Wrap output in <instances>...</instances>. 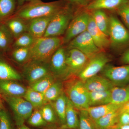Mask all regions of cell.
Here are the masks:
<instances>
[{
	"label": "cell",
	"mask_w": 129,
	"mask_h": 129,
	"mask_svg": "<svg viewBox=\"0 0 129 129\" xmlns=\"http://www.w3.org/2000/svg\"><path fill=\"white\" fill-rule=\"evenodd\" d=\"M68 3L67 0L50 2L35 0L18 8L13 16L29 21L35 18L53 15Z\"/></svg>",
	"instance_id": "1"
},
{
	"label": "cell",
	"mask_w": 129,
	"mask_h": 129,
	"mask_svg": "<svg viewBox=\"0 0 129 129\" xmlns=\"http://www.w3.org/2000/svg\"><path fill=\"white\" fill-rule=\"evenodd\" d=\"M62 45V36L37 38L30 47L31 60L48 63L53 53Z\"/></svg>",
	"instance_id": "2"
},
{
	"label": "cell",
	"mask_w": 129,
	"mask_h": 129,
	"mask_svg": "<svg viewBox=\"0 0 129 129\" xmlns=\"http://www.w3.org/2000/svg\"><path fill=\"white\" fill-rule=\"evenodd\" d=\"M63 90L67 98L77 110L80 111L89 107V92L84 82L78 77L68 81L64 84Z\"/></svg>",
	"instance_id": "3"
},
{
	"label": "cell",
	"mask_w": 129,
	"mask_h": 129,
	"mask_svg": "<svg viewBox=\"0 0 129 129\" xmlns=\"http://www.w3.org/2000/svg\"><path fill=\"white\" fill-rule=\"evenodd\" d=\"M74 16L71 5L66 6L54 14L44 37H61L64 35Z\"/></svg>",
	"instance_id": "4"
},
{
	"label": "cell",
	"mask_w": 129,
	"mask_h": 129,
	"mask_svg": "<svg viewBox=\"0 0 129 129\" xmlns=\"http://www.w3.org/2000/svg\"><path fill=\"white\" fill-rule=\"evenodd\" d=\"M2 96L11 108L17 126L24 124L34 111L32 104L23 97Z\"/></svg>",
	"instance_id": "5"
},
{
	"label": "cell",
	"mask_w": 129,
	"mask_h": 129,
	"mask_svg": "<svg viewBox=\"0 0 129 129\" xmlns=\"http://www.w3.org/2000/svg\"><path fill=\"white\" fill-rule=\"evenodd\" d=\"M109 37L110 46L118 48L129 44V30L125 25L114 15L109 16Z\"/></svg>",
	"instance_id": "6"
},
{
	"label": "cell",
	"mask_w": 129,
	"mask_h": 129,
	"mask_svg": "<svg viewBox=\"0 0 129 129\" xmlns=\"http://www.w3.org/2000/svg\"><path fill=\"white\" fill-rule=\"evenodd\" d=\"M90 15V13L87 11L74 14L62 36L63 45H67L75 37L87 30Z\"/></svg>",
	"instance_id": "7"
},
{
	"label": "cell",
	"mask_w": 129,
	"mask_h": 129,
	"mask_svg": "<svg viewBox=\"0 0 129 129\" xmlns=\"http://www.w3.org/2000/svg\"><path fill=\"white\" fill-rule=\"evenodd\" d=\"M110 61L108 55L103 51L100 52L90 58L87 64L77 77L84 82L101 72Z\"/></svg>",
	"instance_id": "8"
},
{
	"label": "cell",
	"mask_w": 129,
	"mask_h": 129,
	"mask_svg": "<svg viewBox=\"0 0 129 129\" xmlns=\"http://www.w3.org/2000/svg\"><path fill=\"white\" fill-rule=\"evenodd\" d=\"M89 58V57L77 49L67 48V78L72 76L77 77L87 64Z\"/></svg>",
	"instance_id": "9"
},
{
	"label": "cell",
	"mask_w": 129,
	"mask_h": 129,
	"mask_svg": "<svg viewBox=\"0 0 129 129\" xmlns=\"http://www.w3.org/2000/svg\"><path fill=\"white\" fill-rule=\"evenodd\" d=\"M101 72L102 76L108 79L114 86L129 84V64L116 67L107 64Z\"/></svg>",
	"instance_id": "10"
},
{
	"label": "cell",
	"mask_w": 129,
	"mask_h": 129,
	"mask_svg": "<svg viewBox=\"0 0 129 129\" xmlns=\"http://www.w3.org/2000/svg\"><path fill=\"white\" fill-rule=\"evenodd\" d=\"M67 48H75L90 58L101 51L96 46L87 30L79 35L67 44Z\"/></svg>",
	"instance_id": "11"
},
{
	"label": "cell",
	"mask_w": 129,
	"mask_h": 129,
	"mask_svg": "<svg viewBox=\"0 0 129 129\" xmlns=\"http://www.w3.org/2000/svg\"><path fill=\"white\" fill-rule=\"evenodd\" d=\"M50 73L48 63L31 60L23 65V75L29 85Z\"/></svg>",
	"instance_id": "12"
},
{
	"label": "cell",
	"mask_w": 129,
	"mask_h": 129,
	"mask_svg": "<svg viewBox=\"0 0 129 129\" xmlns=\"http://www.w3.org/2000/svg\"><path fill=\"white\" fill-rule=\"evenodd\" d=\"M67 47L62 45L53 53L48 63L50 73L56 78H67Z\"/></svg>",
	"instance_id": "13"
},
{
	"label": "cell",
	"mask_w": 129,
	"mask_h": 129,
	"mask_svg": "<svg viewBox=\"0 0 129 129\" xmlns=\"http://www.w3.org/2000/svg\"><path fill=\"white\" fill-rule=\"evenodd\" d=\"M87 30L92 37L95 44L101 51H103L104 50L110 46L109 37L96 26L91 14Z\"/></svg>",
	"instance_id": "14"
},
{
	"label": "cell",
	"mask_w": 129,
	"mask_h": 129,
	"mask_svg": "<svg viewBox=\"0 0 129 129\" xmlns=\"http://www.w3.org/2000/svg\"><path fill=\"white\" fill-rule=\"evenodd\" d=\"M84 83L85 87L89 92L109 90L114 86L110 80L102 75L93 76Z\"/></svg>",
	"instance_id": "15"
},
{
	"label": "cell",
	"mask_w": 129,
	"mask_h": 129,
	"mask_svg": "<svg viewBox=\"0 0 129 129\" xmlns=\"http://www.w3.org/2000/svg\"><path fill=\"white\" fill-rule=\"evenodd\" d=\"M28 88L14 80H0V91L2 94L23 97Z\"/></svg>",
	"instance_id": "16"
},
{
	"label": "cell",
	"mask_w": 129,
	"mask_h": 129,
	"mask_svg": "<svg viewBox=\"0 0 129 129\" xmlns=\"http://www.w3.org/2000/svg\"><path fill=\"white\" fill-rule=\"evenodd\" d=\"M53 15L54 14L28 21V32L36 39L44 37Z\"/></svg>",
	"instance_id": "17"
},
{
	"label": "cell",
	"mask_w": 129,
	"mask_h": 129,
	"mask_svg": "<svg viewBox=\"0 0 129 129\" xmlns=\"http://www.w3.org/2000/svg\"><path fill=\"white\" fill-rule=\"evenodd\" d=\"M2 23L6 25L14 39L28 32V21L21 18L13 16Z\"/></svg>",
	"instance_id": "18"
},
{
	"label": "cell",
	"mask_w": 129,
	"mask_h": 129,
	"mask_svg": "<svg viewBox=\"0 0 129 129\" xmlns=\"http://www.w3.org/2000/svg\"><path fill=\"white\" fill-rule=\"evenodd\" d=\"M123 105L110 103L100 106L89 107L85 110L87 111L93 121H95L109 113L118 110Z\"/></svg>",
	"instance_id": "19"
},
{
	"label": "cell",
	"mask_w": 129,
	"mask_h": 129,
	"mask_svg": "<svg viewBox=\"0 0 129 129\" xmlns=\"http://www.w3.org/2000/svg\"><path fill=\"white\" fill-rule=\"evenodd\" d=\"M22 78L13 67L0 56V80H19Z\"/></svg>",
	"instance_id": "20"
},
{
	"label": "cell",
	"mask_w": 129,
	"mask_h": 129,
	"mask_svg": "<svg viewBox=\"0 0 129 129\" xmlns=\"http://www.w3.org/2000/svg\"><path fill=\"white\" fill-rule=\"evenodd\" d=\"M14 39L3 23H0V55L7 53L11 49Z\"/></svg>",
	"instance_id": "21"
},
{
	"label": "cell",
	"mask_w": 129,
	"mask_h": 129,
	"mask_svg": "<svg viewBox=\"0 0 129 129\" xmlns=\"http://www.w3.org/2000/svg\"><path fill=\"white\" fill-rule=\"evenodd\" d=\"M111 103L123 105L129 101V84L114 86L111 90Z\"/></svg>",
	"instance_id": "22"
},
{
	"label": "cell",
	"mask_w": 129,
	"mask_h": 129,
	"mask_svg": "<svg viewBox=\"0 0 129 129\" xmlns=\"http://www.w3.org/2000/svg\"><path fill=\"white\" fill-rule=\"evenodd\" d=\"M91 16L96 26L109 37L110 19L103 10L97 9L91 11Z\"/></svg>",
	"instance_id": "23"
},
{
	"label": "cell",
	"mask_w": 129,
	"mask_h": 129,
	"mask_svg": "<svg viewBox=\"0 0 129 129\" xmlns=\"http://www.w3.org/2000/svg\"><path fill=\"white\" fill-rule=\"evenodd\" d=\"M126 0H94L86 7L88 11L117 9Z\"/></svg>",
	"instance_id": "24"
},
{
	"label": "cell",
	"mask_w": 129,
	"mask_h": 129,
	"mask_svg": "<svg viewBox=\"0 0 129 129\" xmlns=\"http://www.w3.org/2000/svg\"><path fill=\"white\" fill-rule=\"evenodd\" d=\"M119 109L104 115L94 122L96 129H108L118 124Z\"/></svg>",
	"instance_id": "25"
},
{
	"label": "cell",
	"mask_w": 129,
	"mask_h": 129,
	"mask_svg": "<svg viewBox=\"0 0 129 129\" xmlns=\"http://www.w3.org/2000/svg\"><path fill=\"white\" fill-rule=\"evenodd\" d=\"M12 60L23 65L31 60L30 47L12 48L8 52Z\"/></svg>",
	"instance_id": "26"
},
{
	"label": "cell",
	"mask_w": 129,
	"mask_h": 129,
	"mask_svg": "<svg viewBox=\"0 0 129 129\" xmlns=\"http://www.w3.org/2000/svg\"><path fill=\"white\" fill-rule=\"evenodd\" d=\"M17 8V0H0V23L13 16Z\"/></svg>",
	"instance_id": "27"
},
{
	"label": "cell",
	"mask_w": 129,
	"mask_h": 129,
	"mask_svg": "<svg viewBox=\"0 0 129 129\" xmlns=\"http://www.w3.org/2000/svg\"><path fill=\"white\" fill-rule=\"evenodd\" d=\"M76 110L72 102L67 98L65 116L66 124L64 127L70 129H76L78 128L79 117Z\"/></svg>",
	"instance_id": "28"
},
{
	"label": "cell",
	"mask_w": 129,
	"mask_h": 129,
	"mask_svg": "<svg viewBox=\"0 0 129 129\" xmlns=\"http://www.w3.org/2000/svg\"><path fill=\"white\" fill-rule=\"evenodd\" d=\"M67 97L64 92L54 101L50 103L54 109L57 116L64 127L66 124Z\"/></svg>",
	"instance_id": "29"
},
{
	"label": "cell",
	"mask_w": 129,
	"mask_h": 129,
	"mask_svg": "<svg viewBox=\"0 0 129 129\" xmlns=\"http://www.w3.org/2000/svg\"><path fill=\"white\" fill-rule=\"evenodd\" d=\"M111 90L89 92V107L100 106L111 103Z\"/></svg>",
	"instance_id": "30"
},
{
	"label": "cell",
	"mask_w": 129,
	"mask_h": 129,
	"mask_svg": "<svg viewBox=\"0 0 129 129\" xmlns=\"http://www.w3.org/2000/svg\"><path fill=\"white\" fill-rule=\"evenodd\" d=\"M23 98L32 104L34 108L39 109L47 103L44 93L38 92L29 87Z\"/></svg>",
	"instance_id": "31"
},
{
	"label": "cell",
	"mask_w": 129,
	"mask_h": 129,
	"mask_svg": "<svg viewBox=\"0 0 129 129\" xmlns=\"http://www.w3.org/2000/svg\"><path fill=\"white\" fill-rule=\"evenodd\" d=\"M56 77L51 73L38 80L29 85V88L38 92L44 93L48 88L56 81Z\"/></svg>",
	"instance_id": "32"
},
{
	"label": "cell",
	"mask_w": 129,
	"mask_h": 129,
	"mask_svg": "<svg viewBox=\"0 0 129 129\" xmlns=\"http://www.w3.org/2000/svg\"><path fill=\"white\" fill-rule=\"evenodd\" d=\"M64 92L63 83L60 81H55L44 93L47 103L55 101Z\"/></svg>",
	"instance_id": "33"
},
{
	"label": "cell",
	"mask_w": 129,
	"mask_h": 129,
	"mask_svg": "<svg viewBox=\"0 0 129 129\" xmlns=\"http://www.w3.org/2000/svg\"><path fill=\"white\" fill-rule=\"evenodd\" d=\"M36 38L27 32L20 35L14 39L12 48L30 47L34 43Z\"/></svg>",
	"instance_id": "34"
},
{
	"label": "cell",
	"mask_w": 129,
	"mask_h": 129,
	"mask_svg": "<svg viewBox=\"0 0 129 129\" xmlns=\"http://www.w3.org/2000/svg\"><path fill=\"white\" fill-rule=\"evenodd\" d=\"M79 111V129H96L94 122L90 117L87 111L85 109Z\"/></svg>",
	"instance_id": "35"
},
{
	"label": "cell",
	"mask_w": 129,
	"mask_h": 129,
	"mask_svg": "<svg viewBox=\"0 0 129 129\" xmlns=\"http://www.w3.org/2000/svg\"><path fill=\"white\" fill-rule=\"evenodd\" d=\"M39 109L43 118L47 123H55L56 122V114L50 103L44 104Z\"/></svg>",
	"instance_id": "36"
},
{
	"label": "cell",
	"mask_w": 129,
	"mask_h": 129,
	"mask_svg": "<svg viewBox=\"0 0 129 129\" xmlns=\"http://www.w3.org/2000/svg\"><path fill=\"white\" fill-rule=\"evenodd\" d=\"M27 122L31 126L36 127L45 126L47 124V122L43 118L39 109L33 111Z\"/></svg>",
	"instance_id": "37"
},
{
	"label": "cell",
	"mask_w": 129,
	"mask_h": 129,
	"mask_svg": "<svg viewBox=\"0 0 129 129\" xmlns=\"http://www.w3.org/2000/svg\"><path fill=\"white\" fill-rule=\"evenodd\" d=\"M124 24L129 30V0H126L116 9Z\"/></svg>",
	"instance_id": "38"
},
{
	"label": "cell",
	"mask_w": 129,
	"mask_h": 129,
	"mask_svg": "<svg viewBox=\"0 0 129 129\" xmlns=\"http://www.w3.org/2000/svg\"><path fill=\"white\" fill-rule=\"evenodd\" d=\"M0 129H15L11 117L4 109L0 111Z\"/></svg>",
	"instance_id": "39"
},
{
	"label": "cell",
	"mask_w": 129,
	"mask_h": 129,
	"mask_svg": "<svg viewBox=\"0 0 129 129\" xmlns=\"http://www.w3.org/2000/svg\"><path fill=\"white\" fill-rule=\"evenodd\" d=\"M118 124L120 125H129V114L125 112L120 113L119 118Z\"/></svg>",
	"instance_id": "40"
},
{
	"label": "cell",
	"mask_w": 129,
	"mask_h": 129,
	"mask_svg": "<svg viewBox=\"0 0 129 129\" xmlns=\"http://www.w3.org/2000/svg\"><path fill=\"white\" fill-rule=\"evenodd\" d=\"M120 60L123 64H129V48L127 49L122 54Z\"/></svg>",
	"instance_id": "41"
},
{
	"label": "cell",
	"mask_w": 129,
	"mask_h": 129,
	"mask_svg": "<svg viewBox=\"0 0 129 129\" xmlns=\"http://www.w3.org/2000/svg\"><path fill=\"white\" fill-rule=\"evenodd\" d=\"M68 3L70 5H80L85 3L88 0H67Z\"/></svg>",
	"instance_id": "42"
},
{
	"label": "cell",
	"mask_w": 129,
	"mask_h": 129,
	"mask_svg": "<svg viewBox=\"0 0 129 129\" xmlns=\"http://www.w3.org/2000/svg\"><path fill=\"white\" fill-rule=\"evenodd\" d=\"M119 111L120 114L124 112L129 114V101L123 104L122 107L119 108Z\"/></svg>",
	"instance_id": "43"
},
{
	"label": "cell",
	"mask_w": 129,
	"mask_h": 129,
	"mask_svg": "<svg viewBox=\"0 0 129 129\" xmlns=\"http://www.w3.org/2000/svg\"><path fill=\"white\" fill-rule=\"evenodd\" d=\"M34 1H35V0H17L18 8L23 6V5L25 4V3Z\"/></svg>",
	"instance_id": "44"
},
{
	"label": "cell",
	"mask_w": 129,
	"mask_h": 129,
	"mask_svg": "<svg viewBox=\"0 0 129 129\" xmlns=\"http://www.w3.org/2000/svg\"><path fill=\"white\" fill-rule=\"evenodd\" d=\"M17 129H32L26 126L24 124L17 126Z\"/></svg>",
	"instance_id": "45"
},
{
	"label": "cell",
	"mask_w": 129,
	"mask_h": 129,
	"mask_svg": "<svg viewBox=\"0 0 129 129\" xmlns=\"http://www.w3.org/2000/svg\"><path fill=\"white\" fill-rule=\"evenodd\" d=\"M2 97V96L1 92L0 91V111L3 109V103Z\"/></svg>",
	"instance_id": "46"
},
{
	"label": "cell",
	"mask_w": 129,
	"mask_h": 129,
	"mask_svg": "<svg viewBox=\"0 0 129 129\" xmlns=\"http://www.w3.org/2000/svg\"><path fill=\"white\" fill-rule=\"evenodd\" d=\"M119 129H129V125H119Z\"/></svg>",
	"instance_id": "47"
},
{
	"label": "cell",
	"mask_w": 129,
	"mask_h": 129,
	"mask_svg": "<svg viewBox=\"0 0 129 129\" xmlns=\"http://www.w3.org/2000/svg\"><path fill=\"white\" fill-rule=\"evenodd\" d=\"M108 129H119V125L118 124Z\"/></svg>",
	"instance_id": "48"
},
{
	"label": "cell",
	"mask_w": 129,
	"mask_h": 129,
	"mask_svg": "<svg viewBox=\"0 0 129 129\" xmlns=\"http://www.w3.org/2000/svg\"></svg>",
	"instance_id": "49"
}]
</instances>
